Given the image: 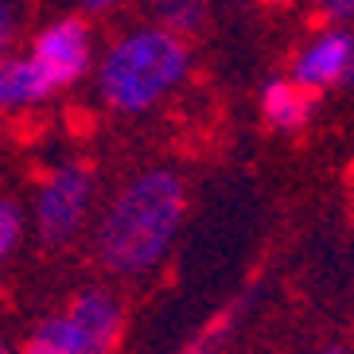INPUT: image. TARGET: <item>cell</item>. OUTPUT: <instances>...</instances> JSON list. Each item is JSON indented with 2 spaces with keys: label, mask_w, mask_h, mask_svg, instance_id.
I'll return each mask as SVG.
<instances>
[{
  "label": "cell",
  "mask_w": 354,
  "mask_h": 354,
  "mask_svg": "<svg viewBox=\"0 0 354 354\" xmlns=\"http://www.w3.org/2000/svg\"><path fill=\"white\" fill-rule=\"evenodd\" d=\"M183 218V183L171 171L133 179L97 230V253L113 272H145L160 261Z\"/></svg>",
  "instance_id": "cell-1"
},
{
  "label": "cell",
  "mask_w": 354,
  "mask_h": 354,
  "mask_svg": "<svg viewBox=\"0 0 354 354\" xmlns=\"http://www.w3.org/2000/svg\"><path fill=\"white\" fill-rule=\"evenodd\" d=\"M187 74V47L164 28L125 35L102 63V97L121 113H140Z\"/></svg>",
  "instance_id": "cell-2"
},
{
  "label": "cell",
  "mask_w": 354,
  "mask_h": 354,
  "mask_svg": "<svg viewBox=\"0 0 354 354\" xmlns=\"http://www.w3.org/2000/svg\"><path fill=\"white\" fill-rule=\"evenodd\" d=\"M121 335V308L105 292H86L28 339L24 354H109Z\"/></svg>",
  "instance_id": "cell-3"
},
{
  "label": "cell",
  "mask_w": 354,
  "mask_h": 354,
  "mask_svg": "<svg viewBox=\"0 0 354 354\" xmlns=\"http://www.w3.org/2000/svg\"><path fill=\"white\" fill-rule=\"evenodd\" d=\"M90 176H86L78 164L59 167L39 191V203H35V214H39V234L47 245H63L71 238L78 222H82L86 207H90Z\"/></svg>",
  "instance_id": "cell-4"
},
{
  "label": "cell",
  "mask_w": 354,
  "mask_h": 354,
  "mask_svg": "<svg viewBox=\"0 0 354 354\" xmlns=\"http://www.w3.org/2000/svg\"><path fill=\"white\" fill-rule=\"evenodd\" d=\"M32 59L43 71V78L51 82V90L78 82L86 74V66H90V28L78 16H66V20L43 28L39 39H35Z\"/></svg>",
  "instance_id": "cell-5"
},
{
  "label": "cell",
  "mask_w": 354,
  "mask_h": 354,
  "mask_svg": "<svg viewBox=\"0 0 354 354\" xmlns=\"http://www.w3.org/2000/svg\"><path fill=\"white\" fill-rule=\"evenodd\" d=\"M296 82L300 86H331V82H346L351 78V35L346 32H327L296 59Z\"/></svg>",
  "instance_id": "cell-6"
},
{
  "label": "cell",
  "mask_w": 354,
  "mask_h": 354,
  "mask_svg": "<svg viewBox=\"0 0 354 354\" xmlns=\"http://www.w3.org/2000/svg\"><path fill=\"white\" fill-rule=\"evenodd\" d=\"M261 109H265V121L281 133H300L308 121H312L315 109V90L300 82H269L265 86V97H261Z\"/></svg>",
  "instance_id": "cell-7"
},
{
  "label": "cell",
  "mask_w": 354,
  "mask_h": 354,
  "mask_svg": "<svg viewBox=\"0 0 354 354\" xmlns=\"http://www.w3.org/2000/svg\"><path fill=\"white\" fill-rule=\"evenodd\" d=\"M51 94L35 59H4L0 63V109H24Z\"/></svg>",
  "instance_id": "cell-8"
},
{
  "label": "cell",
  "mask_w": 354,
  "mask_h": 354,
  "mask_svg": "<svg viewBox=\"0 0 354 354\" xmlns=\"http://www.w3.org/2000/svg\"><path fill=\"white\" fill-rule=\"evenodd\" d=\"M148 8L171 35H198L207 28V0H148Z\"/></svg>",
  "instance_id": "cell-9"
},
{
  "label": "cell",
  "mask_w": 354,
  "mask_h": 354,
  "mask_svg": "<svg viewBox=\"0 0 354 354\" xmlns=\"http://www.w3.org/2000/svg\"><path fill=\"white\" fill-rule=\"evenodd\" d=\"M16 241H20V214H16L12 203L0 198V261L16 250Z\"/></svg>",
  "instance_id": "cell-10"
},
{
  "label": "cell",
  "mask_w": 354,
  "mask_h": 354,
  "mask_svg": "<svg viewBox=\"0 0 354 354\" xmlns=\"http://www.w3.org/2000/svg\"><path fill=\"white\" fill-rule=\"evenodd\" d=\"M222 335H226V323H218V327H207V331H203L195 343L187 346V354H218Z\"/></svg>",
  "instance_id": "cell-11"
},
{
  "label": "cell",
  "mask_w": 354,
  "mask_h": 354,
  "mask_svg": "<svg viewBox=\"0 0 354 354\" xmlns=\"http://www.w3.org/2000/svg\"><path fill=\"white\" fill-rule=\"evenodd\" d=\"M327 4V16H335V20H351V4L354 0H323Z\"/></svg>",
  "instance_id": "cell-12"
},
{
  "label": "cell",
  "mask_w": 354,
  "mask_h": 354,
  "mask_svg": "<svg viewBox=\"0 0 354 354\" xmlns=\"http://www.w3.org/2000/svg\"><path fill=\"white\" fill-rule=\"evenodd\" d=\"M8 47V16H4V8H0V51Z\"/></svg>",
  "instance_id": "cell-13"
},
{
  "label": "cell",
  "mask_w": 354,
  "mask_h": 354,
  "mask_svg": "<svg viewBox=\"0 0 354 354\" xmlns=\"http://www.w3.org/2000/svg\"><path fill=\"white\" fill-rule=\"evenodd\" d=\"M82 4H86V8H94V12H97V8H109L113 0H82Z\"/></svg>",
  "instance_id": "cell-14"
},
{
  "label": "cell",
  "mask_w": 354,
  "mask_h": 354,
  "mask_svg": "<svg viewBox=\"0 0 354 354\" xmlns=\"http://www.w3.org/2000/svg\"><path fill=\"white\" fill-rule=\"evenodd\" d=\"M261 4H269V8H284L288 0H261Z\"/></svg>",
  "instance_id": "cell-15"
},
{
  "label": "cell",
  "mask_w": 354,
  "mask_h": 354,
  "mask_svg": "<svg viewBox=\"0 0 354 354\" xmlns=\"http://www.w3.org/2000/svg\"><path fill=\"white\" fill-rule=\"evenodd\" d=\"M0 354H12V351H8V343H4V339H0Z\"/></svg>",
  "instance_id": "cell-16"
},
{
  "label": "cell",
  "mask_w": 354,
  "mask_h": 354,
  "mask_svg": "<svg viewBox=\"0 0 354 354\" xmlns=\"http://www.w3.org/2000/svg\"><path fill=\"white\" fill-rule=\"evenodd\" d=\"M327 354H343V351H327Z\"/></svg>",
  "instance_id": "cell-17"
}]
</instances>
